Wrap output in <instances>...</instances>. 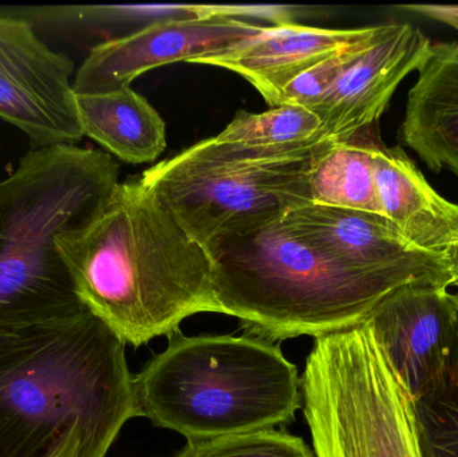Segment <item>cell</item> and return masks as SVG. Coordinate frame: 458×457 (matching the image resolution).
<instances>
[{
  "mask_svg": "<svg viewBox=\"0 0 458 457\" xmlns=\"http://www.w3.org/2000/svg\"><path fill=\"white\" fill-rule=\"evenodd\" d=\"M55 246L81 302L126 345L217 313L211 255L140 179L120 182L93 220Z\"/></svg>",
  "mask_w": 458,
  "mask_h": 457,
  "instance_id": "cell-1",
  "label": "cell"
},
{
  "mask_svg": "<svg viewBox=\"0 0 458 457\" xmlns=\"http://www.w3.org/2000/svg\"><path fill=\"white\" fill-rule=\"evenodd\" d=\"M126 343L89 310L0 332V457H43L72 432L105 457L139 418Z\"/></svg>",
  "mask_w": 458,
  "mask_h": 457,
  "instance_id": "cell-2",
  "label": "cell"
},
{
  "mask_svg": "<svg viewBox=\"0 0 458 457\" xmlns=\"http://www.w3.org/2000/svg\"><path fill=\"white\" fill-rule=\"evenodd\" d=\"M217 313L256 337L288 340L344 332L370 318L398 287V274L360 270L331 257L285 217L212 244Z\"/></svg>",
  "mask_w": 458,
  "mask_h": 457,
  "instance_id": "cell-3",
  "label": "cell"
},
{
  "mask_svg": "<svg viewBox=\"0 0 458 457\" xmlns=\"http://www.w3.org/2000/svg\"><path fill=\"white\" fill-rule=\"evenodd\" d=\"M109 153L31 148L0 180V332L88 310L55 241L97 216L120 173Z\"/></svg>",
  "mask_w": 458,
  "mask_h": 457,
  "instance_id": "cell-4",
  "label": "cell"
},
{
  "mask_svg": "<svg viewBox=\"0 0 458 457\" xmlns=\"http://www.w3.org/2000/svg\"><path fill=\"white\" fill-rule=\"evenodd\" d=\"M139 418L188 444L276 429L301 408V378L279 346L260 337L171 335L133 376Z\"/></svg>",
  "mask_w": 458,
  "mask_h": 457,
  "instance_id": "cell-5",
  "label": "cell"
},
{
  "mask_svg": "<svg viewBox=\"0 0 458 457\" xmlns=\"http://www.w3.org/2000/svg\"><path fill=\"white\" fill-rule=\"evenodd\" d=\"M334 141L247 147L204 140L140 177L182 228L208 250L312 203L310 179Z\"/></svg>",
  "mask_w": 458,
  "mask_h": 457,
  "instance_id": "cell-6",
  "label": "cell"
},
{
  "mask_svg": "<svg viewBox=\"0 0 458 457\" xmlns=\"http://www.w3.org/2000/svg\"><path fill=\"white\" fill-rule=\"evenodd\" d=\"M317 457H424L414 402L366 321L315 340L301 376Z\"/></svg>",
  "mask_w": 458,
  "mask_h": 457,
  "instance_id": "cell-7",
  "label": "cell"
},
{
  "mask_svg": "<svg viewBox=\"0 0 458 457\" xmlns=\"http://www.w3.org/2000/svg\"><path fill=\"white\" fill-rule=\"evenodd\" d=\"M72 72L74 62L48 47L30 21L0 15V120L23 131L31 148L82 139Z\"/></svg>",
  "mask_w": 458,
  "mask_h": 457,
  "instance_id": "cell-8",
  "label": "cell"
},
{
  "mask_svg": "<svg viewBox=\"0 0 458 457\" xmlns=\"http://www.w3.org/2000/svg\"><path fill=\"white\" fill-rule=\"evenodd\" d=\"M269 26L229 16L166 19L94 46L72 80L75 94L128 88L149 70L225 55Z\"/></svg>",
  "mask_w": 458,
  "mask_h": 457,
  "instance_id": "cell-9",
  "label": "cell"
},
{
  "mask_svg": "<svg viewBox=\"0 0 458 457\" xmlns=\"http://www.w3.org/2000/svg\"><path fill=\"white\" fill-rule=\"evenodd\" d=\"M284 217L315 246L352 267L449 289L456 282L451 255L417 249L382 215L311 203Z\"/></svg>",
  "mask_w": 458,
  "mask_h": 457,
  "instance_id": "cell-10",
  "label": "cell"
},
{
  "mask_svg": "<svg viewBox=\"0 0 458 457\" xmlns=\"http://www.w3.org/2000/svg\"><path fill=\"white\" fill-rule=\"evenodd\" d=\"M432 43L411 24H384L330 90L312 107L322 121L319 137L350 139L378 123L398 85L419 72Z\"/></svg>",
  "mask_w": 458,
  "mask_h": 457,
  "instance_id": "cell-11",
  "label": "cell"
},
{
  "mask_svg": "<svg viewBox=\"0 0 458 457\" xmlns=\"http://www.w3.org/2000/svg\"><path fill=\"white\" fill-rule=\"evenodd\" d=\"M368 322L414 400L445 365L458 310L449 287L411 284L390 292Z\"/></svg>",
  "mask_w": 458,
  "mask_h": 457,
  "instance_id": "cell-12",
  "label": "cell"
},
{
  "mask_svg": "<svg viewBox=\"0 0 458 457\" xmlns=\"http://www.w3.org/2000/svg\"><path fill=\"white\" fill-rule=\"evenodd\" d=\"M376 27L319 29L290 23L269 26L225 55L201 59L200 64L225 67L252 83L271 106L277 94L299 75L342 48L368 39Z\"/></svg>",
  "mask_w": 458,
  "mask_h": 457,
  "instance_id": "cell-13",
  "label": "cell"
},
{
  "mask_svg": "<svg viewBox=\"0 0 458 457\" xmlns=\"http://www.w3.org/2000/svg\"><path fill=\"white\" fill-rule=\"evenodd\" d=\"M374 176L382 215L417 249L451 255L458 249V204L438 195L403 148H373Z\"/></svg>",
  "mask_w": 458,
  "mask_h": 457,
  "instance_id": "cell-14",
  "label": "cell"
},
{
  "mask_svg": "<svg viewBox=\"0 0 458 457\" xmlns=\"http://www.w3.org/2000/svg\"><path fill=\"white\" fill-rule=\"evenodd\" d=\"M400 137L432 171L458 177V43L432 45L409 91Z\"/></svg>",
  "mask_w": 458,
  "mask_h": 457,
  "instance_id": "cell-15",
  "label": "cell"
},
{
  "mask_svg": "<svg viewBox=\"0 0 458 457\" xmlns=\"http://www.w3.org/2000/svg\"><path fill=\"white\" fill-rule=\"evenodd\" d=\"M83 136L131 164L155 161L166 147L165 123L131 86L106 93L75 94Z\"/></svg>",
  "mask_w": 458,
  "mask_h": 457,
  "instance_id": "cell-16",
  "label": "cell"
},
{
  "mask_svg": "<svg viewBox=\"0 0 458 457\" xmlns=\"http://www.w3.org/2000/svg\"><path fill=\"white\" fill-rule=\"evenodd\" d=\"M378 139L376 123L334 141L312 169V203L382 215L374 176L373 148Z\"/></svg>",
  "mask_w": 458,
  "mask_h": 457,
  "instance_id": "cell-17",
  "label": "cell"
},
{
  "mask_svg": "<svg viewBox=\"0 0 458 457\" xmlns=\"http://www.w3.org/2000/svg\"><path fill=\"white\" fill-rule=\"evenodd\" d=\"M413 402L424 457H458V324L443 370Z\"/></svg>",
  "mask_w": 458,
  "mask_h": 457,
  "instance_id": "cell-18",
  "label": "cell"
},
{
  "mask_svg": "<svg viewBox=\"0 0 458 457\" xmlns=\"http://www.w3.org/2000/svg\"><path fill=\"white\" fill-rule=\"evenodd\" d=\"M320 128L322 121L312 110L283 105L263 113H237L216 139L247 147H290L319 137Z\"/></svg>",
  "mask_w": 458,
  "mask_h": 457,
  "instance_id": "cell-19",
  "label": "cell"
},
{
  "mask_svg": "<svg viewBox=\"0 0 458 457\" xmlns=\"http://www.w3.org/2000/svg\"><path fill=\"white\" fill-rule=\"evenodd\" d=\"M180 457H317L298 436L267 429L242 436L225 437L203 444H188Z\"/></svg>",
  "mask_w": 458,
  "mask_h": 457,
  "instance_id": "cell-20",
  "label": "cell"
},
{
  "mask_svg": "<svg viewBox=\"0 0 458 457\" xmlns=\"http://www.w3.org/2000/svg\"><path fill=\"white\" fill-rule=\"evenodd\" d=\"M378 31L379 26H377V31L368 39L336 51L335 54L328 56L325 61L315 64L314 67L299 75L277 94L271 107L295 105V106L307 107V109L311 110L323 98V96L330 90L331 86L335 83L339 75L346 70L350 62L376 37Z\"/></svg>",
  "mask_w": 458,
  "mask_h": 457,
  "instance_id": "cell-21",
  "label": "cell"
},
{
  "mask_svg": "<svg viewBox=\"0 0 458 457\" xmlns=\"http://www.w3.org/2000/svg\"><path fill=\"white\" fill-rule=\"evenodd\" d=\"M400 8L449 24L458 31V4H405Z\"/></svg>",
  "mask_w": 458,
  "mask_h": 457,
  "instance_id": "cell-22",
  "label": "cell"
},
{
  "mask_svg": "<svg viewBox=\"0 0 458 457\" xmlns=\"http://www.w3.org/2000/svg\"><path fill=\"white\" fill-rule=\"evenodd\" d=\"M43 457H96L85 434L74 431Z\"/></svg>",
  "mask_w": 458,
  "mask_h": 457,
  "instance_id": "cell-23",
  "label": "cell"
},
{
  "mask_svg": "<svg viewBox=\"0 0 458 457\" xmlns=\"http://www.w3.org/2000/svg\"><path fill=\"white\" fill-rule=\"evenodd\" d=\"M452 263H454V274H456V279L458 278V249L456 251L451 254Z\"/></svg>",
  "mask_w": 458,
  "mask_h": 457,
  "instance_id": "cell-24",
  "label": "cell"
},
{
  "mask_svg": "<svg viewBox=\"0 0 458 457\" xmlns=\"http://www.w3.org/2000/svg\"><path fill=\"white\" fill-rule=\"evenodd\" d=\"M452 287H454V289H456V292H452V294H454V303H456L458 310V278L456 279V282H454V284Z\"/></svg>",
  "mask_w": 458,
  "mask_h": 457,
  "instance_id": "cell-25",
  "label": "cell"
},
{
  "mask_svg": "<svg viewBox=\"0 0 458 457\" xmlns=\"http://www.w3.org/2000/svg\"><path fill=\"white\" fill-rule=\"evenodd\" d=\"M174 457H180V455H179V453H177V455H176V456H174Z\"/></svg>",
  "mask_w": 458,
  "mask_h": 457,
  "instance_id": "cell-26",
  "label": "cell"
}]
</instances>
